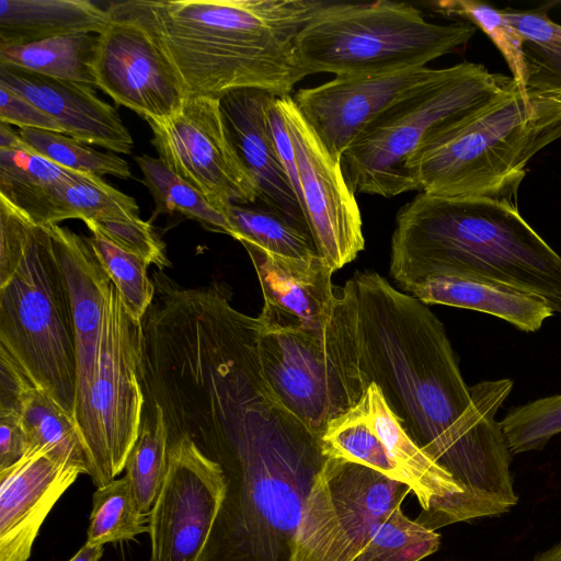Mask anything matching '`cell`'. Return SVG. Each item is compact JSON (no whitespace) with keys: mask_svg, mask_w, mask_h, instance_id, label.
I'll list each match as a JSON object with an SVG mask.
<instances>
[{"mask_svg":"<svg viewBox=\"0 0 561 561\" xmlns=\"http://www.w3.org/2000/svg\"><path fill=\"white\" fill-rule=\"evenodd\" d=\"M342 288L366 387L379 388L409 437L462 489L442 526L508 513L518 494L495 415L513 381L468 387L440 320L379 274L356 272Z\"/></svg>","mask_w":561,"mask_h":561,"instance_id":"6da1fadb","label":"cell"},{"mask_svg":"<svg viewBox=\"0 0 561 561\" xmlns=\"http://www.w3.org/2000/svg\"><path fill=\"white\" fill-rule=\"evenodd\" d=\"M321 438L271 388L224 404L193 440L226 481L197 561H290L305 503L328 459Z\"/></svg>","mask_w":561,"mask_h":561,"instance_id":"7a4b0ae2","label":"cell"},{"mask_svg":"<svg viewBox=\"0 0 561 561\" xmlns=\"http://www.w3.org/2000/svg\"><path fill=\"white\" fill-rule=\"evenodd\" d=\"M320 0H131L116 5L151 35L185 98L240 89L291 95L307 77L297 37Z\"/></svg>","mask_w":561,"mask_h":561,"instance_id":"3957f363","label":"cell"},{"mask_svg":"<svg viewBox=\"0 0 561 561\" xmlns=\"http://www.w3.org/2000/svg\"><path fill=\"white\" fill-rule=\"evenodd\" d=\"M390 272L401 289L434 276L504 283L561 312V256L506 201L419 193L397 214Z\"/></svg>","mask_w":561,"mask_h":561,"instance_id":"277c9868","label":"cell"},{"mask_svg":"<svg viewBox=\"0 0 561 561\" xmlns=\"http://www.w3.org/2000/svg\"><path fill=\"white\" fill-rule=\"evenodd\" d=\"M0 350L73 417L72 305L53 238L1 195Z\"/></svg>","mask_w":561,"mask_h":561,"instance_id":"5b68a950","label":"cell"},{"mask_svg":"<svg viewBox=\"0 0 561 561\" xmlns=\"http://www.w3.org/2000/svg\"><path fill=\"white\" fill-rule=\"evenodd\" d=\"M561 125V101L517 83L477 111L432 129L408 172L416 191L443 198L516 204L528 161Z\"/></svg>","mask_w":561,"mask_h":561,"instance_id":"8992f818","label":"cell"},{"mask_svg":"<svg viewBox=\"0 0 561 561\" xmlns=\"http://www.w3.org/2000/svg\"><path fill=\"white\" fill-rule=\"evenodd\" d=\"M470 23L435 24L405 2H324L297 37L307 76L382 75L426 67L467 44Z\"/></svg>","mask_w":561,"mask_h":561,"instance_id":"52a82bcc","label":"cell"},{"mask_svg":"<svg viewBox=\"0 0 561 561\" xmlns=\"http://www.w3.org/2000/svg\"><path fill=\"white\" fill-rule=\"evenodd\" d=\"M512 77L483 65L460 62L422 91L397 104L342 154L341 165L354 193L393 197L416 191L408 163L434 128L484 106L515 84Z\"/></svg>","mask_w":561,"mask_h":561,"instance_id":"ba28073f","label":"cell"},{"mask_svg":"<svg viewBox=\"0 0 561 561\" xmlns=\"http://www.w3.org/2000/svg\"><path fill=\"white\" fill-rule=\"evenodd\" d=\"M260 324V323H259ZM264 374L285 407L321 436L329 423L364 397L352 309L343 288L319 332H265L259 328Z\"/></svg>","mask_w":561,"mask_h":561,"instance_id":"9c48e42d","label":"cell"},{"mask_svg":"<svg viewBox=\"0 0 561 561\" xmlns=\"http://www.w3.org/2000/svg\"><path fill=\"white\" fill-rule=\"evenodd\" d=\"M141 325L128 314L114 284L92 382L75 402V421L90 455L91 480L101 488L125 469L141 426L144 396L138 376Z\"/></svg>","mask_w":561,"mask_h":561,"instance_id":"30bf717a","label":"cell"},{"mask_svg":"<svg viewBox=\"0 0 561 561\" xmlns=\"http://www.w3.org/2000/svg\"><path fill=\"white\" fill-rule=\"evenodd\" d=\"M409 493L373 468L328 458L305 503L290 561H357Z\"/></svg>","mask_w":561,"mask_h":561,"instance_id":"8fae6325","label":"cell"},{"mask_svg":"<svg viewBox=\"0 0 561 561\" xmlns=\"http://www.w3.org/2000/svg\"><path fill=\"white\" fill-rule=\"evenodd\" d=\"M159 159L221 213L257 202L255 185L230 140L220 100L187 98L179 111L148 122Z\"/></svg>","mask_w":561,"mask_h":561,"instance_id":"7c38bea8","label":"cell"},{"mask_svg":"<svg viewBox=\"0 0 561 561\" xmlns=\"http://www.w3.org/2000/svg\"><path fill=\"white\" fill-rule=\"evenodd\" d=\"M294 147L300 203L319 255L333 272L365 248L355 193L334 159L296 107L291 95L276 98Z\"/></svg>","mask_w":561,"mask_h":561,"instance_id":"4fadbf2b","label":"cell"},{"mask_svg":"<svg viewBox=\"0 0 561 561\" xmlns=\"http://www.w3.org/2000/svg\"><path fill=\"white\" fill-rule=\"evenodd\" d=\"M168 443L165 478L149 514L150 561H197L225 497V477L188 437Z\"/></svg>","mask_w":561,"mask_h":561,"instance_id":"5bb4252c","label":"cell"},{"mask_svg":"<svg viewBox=\"0 0 561 561\" xmlns=\"http://www.w3.org/2000/svg\"><path fill=\"white\" fill-rule=\"evenodd\" d=\"M107 9L112 19L93 59L95 87L147 122L169 118L186 99L174 68L136 19L116 3Z\"/></svg>","mask_w":561,"mask_h":561,"instance_id":"9a60e30c","label":"cell"},{"mask_svg":"<svg viewBox=\"0 0 561 561\" xmlns=\"http://www.w3.org/2000/svg\"><path fill=\"white\" fill-rule=\"evenodd\" d=\"M428 67L405 71L335 77L313 88L297 90L293 101L329 153L344 151L377 119L445 73Z\"/></svg>","mask_w":561,"mask_h":561,"instance_id":"2e32d148","label":"cell"},{"mask_svg":"<svg viewBox=\"0 0 561 561\" xmlns=\"http://www.w3.org/2000/svg\"><path fill=\"white\" fill-rule=\"evenodd\" d=\"M256 272L264 305L257 320L265 332H319L340 299L331 266L319 255L293 259L241 242Z\"/></svg>","mask_w":561,"mask_h":561,"instance_id":"e0dca14e","label":"cell"},{"mask_svg":"<svg viewBox=\"0 0 561 561\" xmlns=\"http://www.w3.org/2000/svg\"><path fill=\"white\" fill-rule=\"evenodd\" d=\"M83 471L45 449L0 471V561H27L39 528Z\"/></svg>","mask_w":561,"mask_h":561,"instance_id":"ac0fdd59","label":"cell"},{"mask_svg":"<svg viewBox=\"0 0 561 561\" xmlns=\"http://www.w3.org/2000/svg\"><path fill=\"white\" fill-rule=\"evenodd\" d=\"M275 98L263 90L240 89L219 100L232 146L255 185L256 203L310 233L271 133L268 110Z\"/></svg>","mask_w":561,"mask_h":561,"instance_id":"d6986e66","label":"cell"},{"mask_svg":"<svg viewBox=\"0 0 561 561\" xmlns=\"http://www.w3.org/2000/svg\"><path fill=\"white\" fill-rule=\"evenodd\" d=\"M0 84L51 116L69 137L129 154L134 140L117 111L98 98L93 87L0 65Z\"/></svg>","mask_w":561,"mask_h":561,"instance_id":"ffe728a7","label":"cell"},{"mask_svg":"<svg viewBox=\"0 0 561 561\" xmlns=\"http://www.w3.org/2000/svg\"><path fill=\"white\" fill-rule=\"evenodd\" d=\"M0 407L18 413L30 450L45 449L91 478V458L75 419L33 383L3 350H0Z\"/></svg>","mask_w":561,"mask_h":561,"instance_id":"44dd1931","label":"cell"},{"mask_svg":"<svg viewBox=\"0 0 561 561\" xmlns=\"http://www.w3.org/2000/svg\"><path fill=\"white\" fill-rule=\"evenodd\" d=\"M362 401L370 424L398 465L403 482L410 486L422 507L415 520L437 531L462 489L449 472L409 437L375 383L369 385Z\"/></svg>","mask_w":561,"mask_h":561,"instance_id":"7402d4cb","label":"cell"},{"mask_svg":"<svg viewBox=\"0 0 561 561\" xmlns=\"http://www.w3.org/2000/svg\"><path fill=\"white\" fill-rule=\"evenodd\" d=\"M423 304L470 309L500 318L525 332L554 314L547 299L504 283L466 276H434L402 289Z\"/></svg>","mask_w":561,"mask_h":561,"instance_id":"603a6c76","label":"cell"},{"mask_svg":"<svg viewBox=\"0 0 561 561\" xmlns=\"http://www.w3.org/2000/svg\"><path fill=\"white\" fill-rule=\"evenodd\" d=\"M108 9L88 0H1L0 45L24 44L70 34H101Z\"/></svg>","mask_w":561,"mask_h":561,"instance_id":"cb8c5ba5","label":"cell"},{"mask_svg":"<svg viewBox=\"0 0 561 561\" xmlns=\"http://www.w3.org/2000/svg\"><path fill=\"white\" fill-rule=\"evenodd\" d=\"M78 174L41 156L27 144L16 149H0V195L38 225L66 220L51 187Z\"/></svg>","mask_w":561,"mask_h":561,"instance_id":"d4e9b609","label":"cell"},{"mask_svg":"<svg viewBox=\"0 0 561 561\" xmlns=\"http://www.w3.org/2000/svg\"><path fill=\"white\" fill-rule=\"evenodd\" d=\"M96 45L98 35L85 33L0 45V65L95 87L93 59Z\"/></svg>","mask_w":561,"mask_h":561,"instance_id":"484cf974","label":"cell"},{"mask_svg":"<svg viewBox=\"0 0 561 561\" xmlns=\"http://www.w3.org/2000/svg\"><path fill=\"white\" fill-rule=\"evenodd\" d=\"M523 37L525 91L561 101V25L545 9H502Z\"/></svg>","mask_w":561,"mask_h":561,"instance_id":"4316f807","label":"cell"},{"mask_svg":"<svg viewBox=\"0 0 561 561\" xmlns=\"http://www.w3.org/2000/svg\"><path fill=\"white\" fill-rule=\"evenodd\" d=\"M225 215L233 230V238L239 242H249L285 257L309 259L319 255L307 230L260 203L232 204Z\"/></svg>","mask_w":561,"mask_h":561,"instance_id":"83f0119b","label":"cell"},{"mask_svg":"<svg viewBox=\"0 0 561 561\" xmlns=\"http://www.w3.org/2000/svg\"><path fill=\"white\" fill-rule=\"evenodd\" d=\"M168 448V430L161 411L144 408L139 435L125 465V477L142 515L149 516L163 484Z\"/></svg>","mask_w":561,"mask_h":561,"instance_id":"f1b7e54d","label":"cell"},{"mask_svg":"<svg viewBox=\"0 0 561 561\" xmlns=\"http://www.w3.org/2000/svg\"><path fill=\"white\" fill-rule=\"evenodd\" d=\"M154 201L156 214L179 213L198 221L211 231L229 234L233 230L224 213L211 206L203 195L171 171L159 158L147 154L135 158Z\"/></svg>","mask_w":561,"mask_h":561,"instance_id":"f546056e","label":"cell"},{"mask_svg":"<svg viewBox=\"0 0 561 561\" xmlns=\"http://www.w3.org/2000/svg\"><path fill=\"white\" fill-rule=\"evenodd\" d=\"M321 440L323 454L328 458L357 462L404 483L398 465L370 424L362 400L332 420Z\"/></svg>","mask_w":561,"mask_h":561,"instance_id":"4dcf8cb0","label":"cell"},{"mask_svg":"<svg viewBox=\"0 0 561 561\" xmlns=\"http://www.w3.org/2000/svg\"><path fill=\"white\" fill-rule=\"evenodd\" d=\"M51 194L67 219L98 224L140 218L134 197L114 188L94 174L79 173L76 179L53 186Z\"/></svg>","mask_w":561,"mask_h":561,"instance_id":"1f68e13d","label":"cell"},{"mask_svg":"<svg viewBox=\"0 0 561 561\" xmlns=\"http://www.w3.org/2000/svg\"><path fill=\"white\" fill-rule=\"evenodd\" d=\"M149 516L138 508L131 486L124 476L96 488L87 530V543L104 546L149 533Z\"/></svg>","mask_w":561,"mask_h":561,"instance_id":"d6a6232c","label":"cell"},{"mask_svg":"<svg viewBox=\"0 0 561 561\" xmlns=\"http://www.w3.org/2000/svg\"><path fill=\"white\" fill-rule=\"evenodd\" d=\"M90 231L92 236L88 240L98 261L117 289L128 314L140 324L156 293L147 274L150 264L121 249L96 229Z\"/></svg>","mask_w":561,"mask_h":561,"instance_id":"836d02e7","label":"cell"},{"mask_svg":"<svg viewBox=\"0 0 561 561\" xmlns=\"http://www.w3.org/2000/svg\"><path fill=\"white\" fill-rule=\"evenodd\" d=\"M18 133L33 150L66 170L98 176H131L128 163L123 158L92 149L64 134L35 128H20Z\"/></svg>","mask_w":561,"mask_h":561,"instance_id":"e575fe53","label":"cell"},{"mask_svg":"<svg viewBox=\"0 0 561 561\" xmlns=\"http://www.w3.org/2000/svg\"><path fill=\"white\" fill-rule=\"evenodd\" d=\"M436 12L446 16H458L479 27L503 55L512 78L525 91L523 61V37L507 21L502 9L473 0H442L433 3ZM526 92V91H525Z\"/></svg>","mask_w":561,"mask_h":561,"instance_id":"d590c367","label":"cell"},{"mask_svg":"<svg viewBox=\"0 0 561 561\" xmlns=\"http://www.w3.org/2000/svg\"><path fill=\"white\" fill-rule=\"evenodd\" d=\"M500 424L512 455L541 450L561 433V394L513 408Z\"/></svg>","mask_w":561,"mask_h":561,"instance_id":"8d00e7d4","label":"cell"},{"mask_svg":"<svg viewBox=\"0 0 561 561\" xmlns=\"http://www.w3.org/2000/svg\"><path fill=\"white\" fill-rule=\"evenodd\" d=\"M89 229H96L121 249L133 253L149 264L156 265L159 271L170 266L165 254L164 243L160 240L149 221L110 220L98 224L87 222Z\"/></svg>","mask_w":561,"mask_h":561,"instance_id":"74e56055","label":"cell"},{"mask_svg":"<svg viewBox=\"0 0 561 561\" xmlns=\"http://www.w3.org/2000/svg\"><path fill=\"white\" fill-rule=\"evenodd\" d=\"M0 123L65 134L64 128L51 116L1 84Z\"/></svg>","mask_w":561,"mask_h":561,"instance_id":"f35d334b","label":"cell"},{"mask_svg":"<svg viewBox=\"0 0 561 561\" xmlns=\"http://www.w3.org/2000/svg\"><path fill=\"white\" fill-rule=\"evenodd\" d=\"M30 451V442L18 413L0 407V471L20 461Z\"/></svg>","mask_w":561,"mask_h":561,"instance_id":"ab89813d","label":"cell"},{"mask_svg":"<svg viewBox=\"0 0 561 561\" xmlns=\"http://www.w3.org/2000/svg\"><path fill=\"white\" fill-rule=\"evenodd\" d=\"M25 145L19 133L14 131L10 125L0 123V149H16Z\"/></svg>","mask_w":561,"mask_h":561,"instance_id":"60d3db41","label":"cell"},{"mask_svg":"<svg viewBox=\"0 0 561 561\" xmlns=\"http://www.w3.org/2000/svg\"><path fill=\"white\" fill-rule=\"evenodd\" d=\"M104 546H90L87 542L68 561H100Z\"/></svg>","mask_w":561,"mask_h":561,"instance_id":"b9f144b4","label":"cell"},{"mask_svg":"<svg viewBox=\"0 0 561 561\" xmlns=\"http://www.w3.org/2000/svg\"><path fill=\"white\" fill-rule=\"evenodd\" d=\"M533 561H561V540L550 548L538 552Z\"/></svg>","mask_w":561,"mask_h":561,"instance_id":"7bdbcfd3","label":"cell"},{"mask_svg":"<svg viewBox=\"0 0 561 561\" xmlns=\"http://www.w3.org/2000/svg\"><path fill=\"white\" fill-rule=\"evenodd\" d=\"M561 138V125L558 126L556 129H553L551 133H550V136H549V142L551 144L552 141L557 140Z\"/></svg>","mask_w":561,"mask_h":561,"instance_id":"ee69618b","label":"cell"}]
</instances>
